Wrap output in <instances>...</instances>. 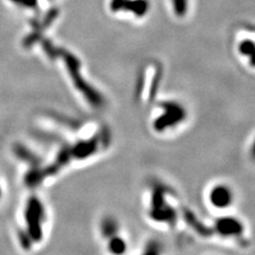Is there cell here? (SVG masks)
Instances as JSON below:
<instances>
[{"label":"cell","mask_w":255,"mask_h":255,"mask_svg":"<svg viewBox=\"0 0 255 255\" xmlns=\"http://www.w3.org/2000/svg\"><path fill=\"white\" fill-rule=\"evenodd\" d=\"M211 199L214 205L225 207L229 205V202H231V193H229V190L225 188V186H221V188L218 186L212 191Z\"/></svg>","instance_id":"1"}]
</instances>
